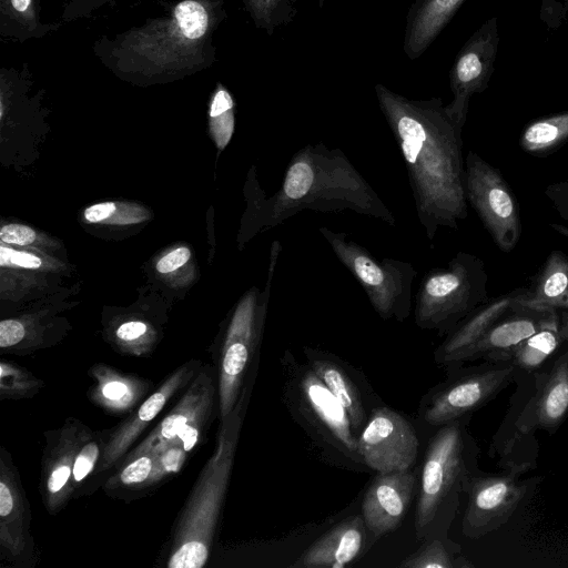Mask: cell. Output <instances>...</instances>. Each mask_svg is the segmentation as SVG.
<instances>
[{
    "instance_id": "obj_1",
    "label": "cell",
    "mask_w": 568,
    "mask_h": 568,
    "mask_svg": "<svg viewBox=\"0 0 568 568\" xmlns=\"http://www.w3.org/2000/svg\"><path fill=\"white\" fill-rule=\"evenodd\" d=\"M378 106L405 162L419 224L433 241L467 217L463 126L440 98L409 99L377 83Z\"/></svg>"
},
{
    "instance_id": "obj_2",
    "label": "cell",
    "mask_w": 568,
    "mask_h": 568,
    "mask_svg": "<svg viewBox=\"0 0 568 568\" xmlns=\"http://www.w3.org/2000/svg\"><path fill=\"white\" fill-rule=\"evenodd\" d=\"M226 17L224 0H180L160 17L100 37L93 53L112 74L135 85L181 80L216 62L214 36Z\"/></svg>"
},
{
    "instance_id": "obj_3",
    "label": "cell",
    "mask_w": 568,
    "mask_h": 568,
    "mask_svg": "<svg viewBox=\"0 0 568 568\" xmlns=\"http://www.w3.org/2000/svg\"><path fill=\"white\" fill-rule=\"evenodd\" d=\"M256 191L255 230L276 227L303 211H352L389 226L396 224L393 212L347 155L321 142L293 154L280 187L270 197Z\"/></svg>"
},
{
    "instance_id": "obj_4",
    "label": "cell",
    "mask_w": 568,
    "mask_h": 568,
    "mask_svg": "<svg viewBox=\"0 0 568 568\" xmlns=\"http://www.w3.org/2000/svg\"><path fill=\"white\" fill-rule=\"evenodd\" d=\"M253 382H247L233 410L221 419L215 449L172 526L164 550L169 568H202L210 559Z\"/></svg>"
},
{
    "instance_id": "obj_5",
    "label": "cell",
    "mask_w": 568,
    "mask_h": 568,
    "mask_svg": "<svg viewBox=\"0 0 568 568\" xmlns=\"http://www.w3.org/2000/svg\"><path fill=\"white\" fill-rule=\"evenodd\" d=\"M470 416L439 426L430 438L418 480L415 530L424 539L440 524L449 527L464 483L478 471V447L467 430Z\"/></svg>"
},
{
    "instance_id": "obj_6",
    "label": "cell",
    "mask_w": 568,
    "mask_h": 568,
    "mask_svg": "<svg viewBox=\"0 0 568 568\" xmlns=\"http://www.w3.org/2000/svg\"><path fill=\"white\" fill-rule=\"evenodd\" d=\"M281 361L285 402L296 420L326 453L351 466L364 465L357 436L341 402L308 364L296 362L290 351Z\"/></svg>"
},
{
    "instance_id": "obj_7",
    "label": "cell",
    "mask_w": 568,
    "mask_h": 568,
    "mask_svg": "<svg viewBox=\"0 0 568 568\" xmlns=\"http://www.w3.org/2000/svg\"><path fill=\"white\" fill-rule=\"evenodd\" d=\"M488 275L474 254L458 252L446 267L429 270L414 297V321L422 329L447 335L487 300Z\"/></svg>"
},
{
    "instance_id": "obj_8",
    "label": "cell",
    "mask_w": 568,
    "mask_h": 568,
    "mask_svg": "<svg viewBox=\"0 0 568 568\" xmlns=\"http://www.w3.org/2000/svg\"><path fill=\"white\" fill-rule=\"evenodd\" d=\"M282 248V244L275 240L271 247L264 290H254L242 300L227 327L216 369L221 419L233 410L244 386L254 378L273 276Z\"/></svg>"
},
{
    "instance_id": "obj_9",
    "label": "cell",
    "mask_w": 568,
    "mask_h": 568,
    "mask_svg": "<svg viewBox=\"0 0 568 568\" xmlns=\"http://www.w3.org/2000/svg\"><path fill=\"white\" fill-rule=\"evenodd\" d=\"M338 261L356 278L375 312L383 320L404 322L413 308V283L417 270L407 261L377 258L347 234L318 227Z\"/></svg>"
},
{
    "instance_id": "obj_10",
    "label": "cell",
    "mask_w": 568,
    "mask_h": 568,
    "mask_svg": "<svg viewBox=\"0 0 568 568\" xmlns=\"http://www.w3.org/2000/svg\"><path fill=\"white\" fill-rule=\"evenodd\" d=\"M447 379L422 399L419 415L428 425L439 427L471 414L495 398L517 377L508 361H484L449 372Z\"/></svg>"
},
{
    "instance_id": "obj_11",
    "label": "cell",
    "mask_w": 568,
    "mask_h": 568,
    "mask_svg": "<svg viewBox=\"0 0 568 568\" xmlns=\"http://www.w3.org/2000/svg\"><path fill=\"white\" fill-rule=\"evenodd\" d=\"M465 193L495 244L510 252L521 234L516 197L501 173L471 150L465 158Z\"/></svg>"
},
{
    "instance_id": "obj_12",
    "label": "cell",
    "mask_w": 568,
    "mask_h": 568,
    "mask_svg": "<svg viewBox=\"0 0 568 568\" xmlns=\"http://www.w3.org/2000/svg\"><path fill=\"white\" fill-rule=\"evenodd\" d=\"M528 464L513 465L507 473L484 475L479 470L464 483L467 505L462 520V532L468 538L490 534L513 516L524 499L528 484L523 476Z\"/></svg>"
},
{
    "instance_id": "obj_13",
    "label": "cell",
    "mask_w": 568,
    "mask_h": 568,
    "mask_svg": "<svg viewBox=\"0 0 568 568\" xmlns=\"http://www.w3.org/2000/svg\"><path fill=\"white\" fill-rule=\"evenodd\" d=\"M357 443L364 465L381 474L408 470L418 455L415 427L387 406H375L371 410Z\"/></svg>"
},
{
    "instance_id": "obj_14",
    "label": "cell",
    "mask_w": 568,
    "mask_h": 568,
    "mask_svg": "<svg viewBox=\"0 0 568 568\" xmlns=\"http://www.w3.org/2000/svg\"><path fill=\"white\" fill-rule=\"evenodd\" d=\"M31 510L10 452L0 448V559L11 568H34L38 562L31 535Z\"/></svg>"
},
{
    "instance_id": "obj_15",
    "label": "cell",
    "mask_w": 568,
    "mask_h": 568,
    "mask_svg": "<svg viewBox=\"0 0 568 568\" xmlns=\"http://www.w3.org/2000/svg\"><path fill=\"white\" fill-rule=\"evenodd\" d=\"M499 34L497 18L485 21L457 53L449 71L453 100L446 105L464 128L474 94L485 91L494 71Z\"/></svg>"
},
{
    "instance_id": "obj_16",
    "label": "cell",
    "mask_w": 568,
    "mask_h": 568,
    "mask_svg": "<svg viewBox=\"0 0 568 568\" xmlns=\"http://www.w3.org/2000/svg\"><path fill=\"white\" fill-rule=\"evenodd\" d=\"M202 366L203 364L199 359H191L182 364L126 418L113 428L103 430L105 446L93 481L120 463L140 434L178 393L187 387Z\"/></svg>"
},
{
    "instance_id": "obj_17",
    "label": "cell",
    "mask_w": 568,
    "mask_h": 568,
    "mask_svg": "<svg viewBox=\"0 0 568 568\" xmlns=\"http://www.w3.org/2000/svg\"><path fill=\"white\" fill-rule=\"evenodd\" d=\"M87 425L68 417L63 425L44 434L39 490L44 508L57 515L74 498L72 474Z\"/></svg>"
},
{
    "instance_id": "obj_18",
    "label": "cell",
    "mask_w": 568,
    "mask_h": 568,
    "mask_svg": "<svg viewBox=\"0 0 568 568\" xmlns=\"http://www.w3.org/2000/svg\"><path fill=\"white\" fill-rule=\"evenodd\" d=\"M545 366L532 373L535 392L516 420L524 435L535 429L554 434L568 415V344Z\"/></svg>"
},
{
    "instance_id": "obj_19",
    "label": "cell",
    "mask_w": 568,
    "mask_h": 568,
    "mask_svg": "<svg viewBox=\"0 0 568 568\" xmlns=\"http://www.w3.org/2000/svg\"><path fill=\"white\" fill-rule=\"evenodd\" d=\"M417 473L410 468L374 477L362 501V517L372 544L397 529L418 490Z\"/></svg>"
},
{
    "instance_id": "obj_20",
    "label": "cell",
    "mask_w": 568,
    "mask_h": 568,
    "mask_svg": "<svg viewBox=\"0 0 568 568\" xmlns=\"http://www.w3.org/2000/svg\"><path fill=\"white\" fill-rule=\"evenodd\" d=\"M213 408H219L217 372L210 365H203L175 406L135 448L124 455L120 463L150 449L160 450L189 423Z\"/></svg>"
},
{
    "instance_id": "obj_21",
    "label": "cell",
    "mask_w": 568,
    "mask_h": 568,
    "mask_svg": "<svg viewBox=\"0 0 568 568\" xmlns=\"http://www.w3.org/2000/svg\"><path fill=\"white\" fill-rule=\"evenodd\" d=\"M562 311L519 304L499 318L463 356L466 362L506 361L508 354L539 329L556 323Z\"/></svg>"
},
{
    "instance_id": "obj_22",
    "label": "cell",
    "mask_w": 568,
    "mask_h": 568,
    "mask_svg": "<svg viewBox=\"0 0 568 568\" xmlns=\"http://www.w3.org/2000/svg\"><path fill=\"white\" fill-rule=\"evenodd\" d=\"M306 363L347 412L356 436L367 422L372 389L362 375L334 354L304 346Z\"/></svg>"
},
{
    "instance_id": "obj_23",
    "label": "cell",
    "mask_w": 568,
    "mask_h": 568,
    "mask_svg": "<svg viewBox=\"0 0 568 568\" xmlns=\"http://www.w3.org/2000/svg\"><path fill=\"white\" fill-rule=\"evenodd\" d=\"M367 544L362 515L348 517L317 538L291 567L344 568L362 555Z\"/></svg>"
},
{
    "instance_id": "obj_24",
    "label": "cell",
    "mask_w": 568,
    "mask_h": 568,
    "mask_svg": "<svg viewBox=\"0 0 568 568\" xmlns=\"http://www.w3.org/2000/svg\"><path fill=\"white\" fill-rule=\"evenodd\" d=\"M516 293L481 304L462 320L434 353L437 365L450 371L462 367L464 354L515 304Z\"/></svg>"
},
{
    "instance_id": "obj_25",
    "label": "cell",
    "mask_w": 568,
    "mask_h": 568,
    "mask_svg": "<svg viewBox=\"0 0 568 568\" xmlns=\"http://www.w3.org/2000/svg\"><path fill=\"white\" fill-rule=\"evenodd\" d=\"M93 383L89 399L112 414H130L152 390L150 379L120 372L108 364L98 363L89 369Z\"/></svg>"
},
{
    "instance_id": "obj_26",
    "label": "cell",
    "mask_w": 568,
    "mask_h": 568,
    "mask_svg": "<svg viewBox=\"0 0 568 568\" xmlns=\"http://www.w3.org/2000/svg\"><path fill=\"white\" fill-rule=\"evenodd\" d=\"M465 0H415L410 6L404 32L405 54L420 57L449 23Z\"/></svg>"
},
{
    "instance_id": "obj_27",
    "label": "cell",
    "mask_w": 568,
    "mask_h": 568,
    "mask_svg": "<svg viewBox=\"0 0 568 568\" xmlns=\"http://www.w3.org/2000/svg\"><path fill=\"white\" fill-rule=\"evenodd\" d=\"M516 301L528 307L568 312V256L561 251L551 252L532 288L516 293Z\"/></svg>"
},
{
    "instance_id": "obj_28",
    "label": "cell",
    "mask_w": 568,
    "mask_h": 568,
    "mask_svg": "<svg viewBox=\"0 0 568 568\" xmlns=\"http://www.w3.org/2000/svg\"><path fill=\"white\" fill-rule=\"evenodd\" d=\"M568 344V312L562 311L560 318L529 336L514 348L506 361L519 373L531 374L549 362Z\"/></svg>"
},
{
    "instance_id": "obj_29",
    "label": "cell",
    "mask_w": 568,
    "mask_h": 568,
    "mask_svg": "<svg viewBox=\"0 0 568 568\" xmlns=\"http://www.w3.org/2000/svg\"><path fill=\"white\" fill-rule=\"evenodd\" d=\"M43 11L44 0H0V34L20 43L45 37L54 26Z\"/></svg>"
},
{
    "instance_id": "obj_30",
    "label": "cell",
    "mask_w": 568,
    "mask_h": 568,
    "mask_svg": "<svg viewBox=\"0 0 568 568\" xmlns=\"http://www.w3.org/2000/svg\"><path fill=\"white\" fill-rule=\"evenodd\" d=\"M446 530L430 531L419 548L402 560V568H465L473 564L462 555L460 547L446 536Z\"/></svg>"
},
{
    "instance_id": "obj_31",
    "label": "cell",
    "mask_w": 568,
    "mask_h": 568,
    "mask_svg": "<svg viewBox=\"0 0 568 568\" xmlns=\"http://www.w3.org/2000/svg\"><path fill=\"white\" fill-rule=\"evenodd\" d=\"M568 140V111L529 123L520 135V146L529 153H547Z\"/></svg>"
},
{
    "instance_id": "obj_32",
    "label": "cell",
    "mask_w": 568,
    "mask_h": 568,
    "mask_svg": "<svg viewBox=\"0 0 568 568\" xmlns=\"http://www.w3.org/2000/svg\"><path fill=\"white\" fill-rule=\"evenodd\" d=\"M158 452L150 449L134 458L116 465L104 483V490L110 495L128 491L146 490L149 478L152 474Z\"/></svg>"
},
{
    "instance_id": "obj_33",
    "label": "cell",
    "mask_w": 568,
    "mask_h": 568,
    "mask_svg": "<svg viewBox=\"0 0 568 568\" xmlns=\"http://www.w3.org/2000/svg\"><path fill=\"white\" fill-rule=\"evenodd\" d=\"M254 26L272 36L276 28L292 22L297 0H242Z\"/></svg>"
},
{
    "instance_id": "obj_34",
    "label": "cell",
    "mask_w": 568,
    "mask_h": 568,
    "mask_svg": "<svg viewBox=\"0 0 568 568\" xmlns=\"http://www.w3.org/2000/svg\"><path fill=\"white\" fill-rule=\"evenodd\" d=\"M44 386V382L11 361H0V399H30Z\"/></svg>"
},
{
    "instance_id": "obj_35",
    "label": "cell",
    "mask_w": 568,
    "mask_h": 568,
    "mask_svg": "<svg viewBox=\"0 0 568 568\" xmlns=\"http://www.w3.org/2000/svg\"><path fill=\"white\" fill-rule=\"evenodd\" d=\"M234 99L224 84L217 82L211 97L209 115L212 134L220 149L230 141L234 131Z\"/></svg>"
},
{
    "instance_id": "obj_36",
    "label": "cell",
    "mask_w": 568,
    "mask_h": 568,
    "mask_svg": "<svg viewBox=\"0 0 568 568\" xmlns=\"http://www.w3.org/2000/svg\"><path fill=\"white\" fill-rule=\"evenodd\" d=\"M187 456L189 454L181 445L172 442H169L158 450V457L149 478L146 490L160 485L169 476L178 474L185 464Z\"/></svg>"
},
{
    "instance_id": "obj_37",
    "label": "cell",
    "mask_w": 568,
    "mask_h": 568,
    "mask_svg": "<svg viewBox=\"0 0 568 568\" xmlns=\"http://www.w3.org/2000/svg\"><path fill=\"white\" fill-rule=\"evenodd\" d=\"M219 414V408H213L201 414L196 419L189 423L178 436L170 442L181 445L184 450L190 454L199 444H201L206 435L207 428Z\"/></svg>"
},
{
    "instance_id": "obj_38",
    "label": "cell",
    "mask_w": 568,
    "mask_h": 568,
    "mask_svg": "<svg viewBox=\"0 0 568 568\" xmlns=\"http://www.w3.org/2000/svg\"><path fill=\"white\" fill-rule=\"evenodd\" d=\"M2 242L14 245H29L36 240V232L22 224H7L0 230Z\"/></svg>"
},
{
    "instance_id": "obj_39",
    "label": "cell",
    "mask_w": 568,
    "mask_h": 568,
    "mask_svg": "<svg viewBox=\"0 0 568 568\" xmlns=\"http://www.w3.org/2000/svg\"><path fill=\"white\" fill-rule=\"evenodd\" d=\"M191 256L187 247L181 246L164 255L156 264V270L160 273H171L182 265H184Z\"/></svg>"
},
{
    "instance_id": "obj_40",
    "label": "cell",
    "mask_w": 568,
    "mask_h": 568,
    "mask_svg": "<svg viewBox=\"0 0 568 568\" xmlns=\"http://www.w3.org/2000/svg\"><path fill=\"white\" fill-rule=\"evenodd\" d=\"M116 210L113 202L97 203L84 210V219L90 223H102L111 219Z\"/></svg>"
},
{
    "instance_id": "obj_41",
    "label": "cell",
    "mask_w": 568,
    "mask_h": 568,
    "mask_svg": "<svg viewBox=\"0 0 568 568\" xmlns=\"http://www.w3.org/2000/svg\"><path fill=\"white\" fill-rule=\"evenodd\" d=\"M41 263L40 257L27 252L14 251L11 256V264L24 268H38Z\"/></svg>"
},
{
    "instance_id": "obj_42",
    "label": "cell",
    "mask_w": 568,
    "mask_h": 568,
    "mask_svg": "<svg viewBox=\"0 0 568 568\" xmlns=\"http://www.w3.org/2000/svg\"><path fill=\"white\" fill-rule=\"evenodd\" d=\"M14 250L1 245L0 247V265L6 266L11 264V256Z\"/></svg>"
},
{
    "instance_id": "obj_43",
    "label": "cell",
    "mask_w": 568,
    "mask_h": 568,
    "mask_svg": "<svg viewBox=\"0 0 568 568\" xmlns=\"http://www.w3.org/2000/svg\"><path fill=\"white\" fill-rule=\"evenodd\" d=\"M552 227L555 230H557L558 232L562 233V234H566L568 236V229L561 226V225H556V224H552Z\"/></svg>"
}]
</instances>
